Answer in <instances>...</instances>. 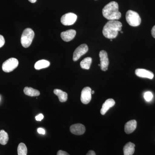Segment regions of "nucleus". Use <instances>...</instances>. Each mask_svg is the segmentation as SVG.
<instances>
[{
	"instance_id": "1",
	"label": "nucleus",
	"mask_w": 155,
	"mask_h": 155,
	"mask_svg": "<svg viewBox=\"0 0 155 155\" xmlns=\"http://www.w3.org/2000/svg\"><path fill=\"white\" fill-rule=\"evenodd\" d=\"M122 25L117 20H110L105 24L103 29V34L106 38H115L118 35V32L122 30Z\"/></svg>"
},
{
	"instance_id": "2",
	"label": "nucleus",
	"mask_w": 155,
	"mask_h": 155,
	"mask_svg": "<svg viewBox=\"0 0 155 155\" xmlns=\"http://www.w3.org/2000/svg\"><path fill=\"white\" fill-rule=\"evenodd\" d=\"M103 16L110 20H116L121 17L119 11V5L115 2H110L106 5L102 10Z\"/></svg>"
},
{
	"instance_id": "3",
	"label": "nucleus",
	"mask_w": 155,
	"mask_h": 155,
	"mask_svg": "<svg viewBox=\"0 0 155 155\" xmlns=\"http://www.w3.org/2000/svg\"><path fill=\"white\" fill-rule=\"evenodd\" d=\"M34 32L31 28H27L23 31L21 38V43L25 48L30 46L34 37Z\"/></svg>"
},
{
	"instance_id": "4",
	"label": "nucleus",
	"mask_w": 155,
	"mask_h": 155,
	"mask_svg": "<svg viewBox=\"0 0 155 155\" xmlns=\"http://www.w3.org/2000/svg\"><path fill=\"white\" fill-rule=\"evenodd\" d=\"M126 19L129 25L134 27L139 26L141 22V18L138 13L131 10L127 11L126 14Z\"/></svg>"
},
{
	"instance_id": "5",
	"label": "nucleus",
	"mask_w": 155,
	"mask_h": 155,
	"mask_svg": "<svg viewBox=\"0 0 155 155\" xmlns=\"http://www.w3.org/2000/svg\"><path fill=\"white\" fill-rule=\"evenodd\" d=\"M18 64L19 62L16 58H11L3 63L2 68L4 72H10L16 69Z\"/></svg>"
},
{
	"instance_id": "6",
	"label": "nucleus",
	"mask_w": 155,
	"mask_h": 155,
	"mask_svg": "<svg viewBox=\"0 0 155 155\" xmlns=\"http://www.w3.org/2000/svg\"><path fill=\"white\" fill-rule=\"evenodd\" d=\"M77 18V15L74 13H67L61 17V22L64 25H72L76 22Z\"/></svg>"
},
{
	"instance_id": "7",
	"label": "nucleus",
	"mask_w": 155,
	"mask_h": 155,
	"mask_svg": "<svg viewBox=\"0 0 155 155\" xmlns=\"http://www.w3.org/2000/svg\"><path fill=\"white\" fill-rule=\"evenodd\" d=\"M88 50V46L86 44L81 45L78 46L73 53V61H77L81 56L86 54Z\"/></svg>"
},
{
	"instance_id": "8",
	"label": "nucleus",
	"mask_w": 155,
	"mask_h": 155,
	"mask_svg": "<svg viewBox=\"0 0 155 155\" xmlns=\"http://www.w3.org/2000/svg\"><path fill=\"white\" fill-rule=\"evenodd\" d=\"M91 89L89 87H84L82 89L81 95V101L84 104H87L91 99Z\"/></svg>"
},
{
	"instance_id": "9",
	"label": "nucleus",
	"mask_w": 155,
	"mask_h": 155,
	"mask_svg": "<svg viewBox=\"0 0 155 155\" xmlns=\"http://www.w3.org/2000/svg\"><path fill=\"white\" fill-rule=\"evenodd\" d=\"M101 68L104 71H107L108 69L109 64V59L107 52L105 51H101L99 53Z\"/></svg>"
},
{
	"instance_id": "10",
	"label": "nucleus",
	"mask_w": 155,
	"mask_h": 155,
	"mask_svg": "<svg viewBox=\"0 0 155 155\" xmlns=\"http://www.w3.org/2000/svg\"><path fill=\"white\" fill-rule=\"evenodd\" d=\"M85 126L81 124H76L71 125L70 130L71 133L75 135H80L84 134L85 131Z\"/></svg>"
},
{
	"instance_id": "11",
	"label": "nucleus",
	"mask_w": 155,
	"mask_h": 155,
	"mask_svg": "<svg viewBox=\"0 0 155 155\" xmlns=\"http://www.w3.org/2000/svg\"><path fill=\"white\" fill-rule=\"evenodd\" d=\"M76 34L75 30L69 29L62 32L61 33V37L64 41H70L75 38Z\"/></svg>"
},
{
	"instance_id": "12",
	"label": "nucleus",
	"mask_w": 155,
	"mask_h": 155,
	"mask_svg": "<svg viewBox=\"0 0 155 155\" xmlns=\"http://www.w3.org/2000/svg\"><path fill=\"white\" fill-rule=\"evenodd\" d=\"M135 74L138 77L149 78L150 79H153L154 77V74L152 72L145 69H137L135 70Z\"/></svg>"
},
{
	"instance_id": "13",
	"label": "nucleus",
	"mask_w": 155,
	"mask_h": 155,
	"mask_svg": "<svg viewBox=\"0 0 155 155\" xmlns=\"http://www.w3.org/2000/svg\"><path fill=\"white\" fill-rule=\"evenodd\" d=\"M115 104V101L113 99H109L106 100L104 103L101 110V114L102 115H105L110 108L114 107Z\"/></svg>"
},
{
	"instance_id": "14",
	"label": "nucleus",
	"mask_w": 155,
	"mask_h": 155,
	"mask_svg": "<svg viewBox=\"0 0 155 155\" xmlns=\"http://www.w3.org/2000/svg\"><path fill=\"white\" fill-rule=\"evenodd\" d=\"M137 122L135 120L128 121L125 125V131L127 134L132 133L136 128Z\"/></svg>"
},
{
	"instance_id": "15",
	"label": "nucleus",
	"mask_w": 155,
	"mask_h": 155,
	"mask_svg": "<svg viewBox=\"0 0 155 155\" xmlns=\"http://www.w3.org/2000/svg\"><path fill=\"white\" fill-rule=\"evenodd\" d=\"M135 144L131 142L127 143L123 148L124 155H132L135 151Z\"/></svg>"
},
{
	"instance_id": "16",
	"label": "nucleus",
	"mask_w": 155,
	"mask_h": 155,
	"mask_svg": "<svg viewBox=\"0 0 155 155\" xmlns=\"http://www.w3.org/2000/svg\"><path fill=\"white\" fill-rule=\"evenodd\" d=\"M54 92L55 94L58 96L60 102H65L67 101L68 99V94L67 93L58 89L54 90Z\"/></svg>"
},
{
	"instance_id": "17",
	"label": "nucleus",
	"mask_w": 155,
	"mask_h": 155,
	"mask_svg": "<svg viewBox=\"0 0 155 155\" xmlns=\"http://www.w3.org/2000/svg\"><path fill=\"white\" fill-rule=\"evenodd\" d=\"M23 91L25 95L30 97L38 96L40 94V93L38 90L27 87L24 88Z\"/></svg>"
},
{
	"instance_id": "18",
	"label": "nucleus",
	"mask_w": 155,
	"mask_h": 155,
	"mask_svg": "<svg viewBox=\"0 0 155 155\" xmlns=\"http://www.w3.org/2000/svg\"><path fill=\"white\" fill-rule=\"evenodd\" d=\"M50 63L49 61L45 60H40L37 61L35 65V68L37 70L47 68L49 67Z\"/></svg>"
},
{
	"instance_id": "19",
	"label": "nucleus",
	"mask_w": 155,
	"mask_h": 155,
	"mask_svg": "<svg viewBox=\"0 0 155 155\" xmlns=\"http://www.w3.org/2000/svg\"><path fill=\"white\" fill-rule=\"evenodd\" d=\"M8 134L4 130H0V144L5 145L8 143Z\"/></svg>"
},
{
	"instance_id": "20",
	"label": "nucleus",
	"mask_w": 155,
	"mask_h": 155,
	"mask_svg": "<svg viewBox=\"0 0 155 155\" xmlns=\"http://www.w3.org/2000/svg\"><path fill=\"white\" fill-rule=\"evenodd\" d=\"M92 63L91 58H86L81 62L80 66L82 69H89Z\"/></svg>"
},
{
	"instance_id": "21",
	"label": "nucleus",
	"mask_w": 155,
	"mask_h": 155,
	"mask_svg": "<svg viewBox=\"0 0 155 155\" xmlns=\"http://www.w3.org/2000/svg\"><path fill=\"white\" fill-rule=\"evenodd\" d=\"M18 155H27V148L24 143H19L17 149Z\"/></svg>"
},
{
	"instance_id": "22",
	"label": "nucleus",
	"mask_w": 155,
	"mask_h": 155,
	"mask_svg": "<svg viewBox=\"0 0 155 155\" xmlns=\"http://www.w3.org/2000/svg\"><path fill=\"white\" fill-rule=\"evenodd\" d=\"M144 98L145 100L149 102L152 100L153 98V94L151 92L147 91L144 94Z\"/></svg>"
},
{
	"instance_id": "23",
	"label": "nucleus",
	"mask_w": 155,
	"mask_h": 155,
	"mask_svg": "<svg viewBox=\"0 0 155 155\" xmlns=\"http://www.w3.org/2000/svg\"><path fill=\"white\" fill-rule=\"evenodd\" d=\"M5 44V39L2 35H0V48L2 47Z\"/></svg>"
},
{
	"instance_id": "24",
	"label": "nucleus",
	"mask_w": 155,
	"mask_h": 155,
	"mask_svg": "<svg viewBox=\"0 0 155 155\" xmlns=\"http://www.w3.org/2000/svg\"><path fill=\"white\" fill-rule=\"evenodd\" d=\"M44 119V116L42 114H39L35 117V119L38 121H41Z\"/></svg>"
},
{
	"instance_id": "25",
	"label": "nucleus",
	"mask_w": 155,
	"mask_h": 155,
	"mask_svg": "<svg viewBox=\"0 0 155 155\" xmlns=\"http://www.w3.org/2000/svg\"><path fill=\"white\" fill-rule=\"evenodd\" d=\"M37 131L40 134H45V130L43 128H41V127L38 128V129Z\"/></svg>"
},
{
	"instance_id": "26",
	"label": "nucleus",
	"mask_w": 155,
	"mask_h": 155,
	"mask_svg": "<svg viewBox=\"0 0 155 155\" xmlns=\"http://www.w3.org/2000/svg\"><path fill=\"white\" fill-rule=\"evenodd\" d=\"M57 155H69V154L64 151L59 150L58 151Z\"/></svg>"
},
{
	"instance_id": "27",
	"label": "nucleus",
	"mask_w": 155,
	"mask_h": 155,
	"mask_svg": "<svg viewBox=\"0 0 155 155\" xmlns=\"http://www.w3.org/2000/svg\"><path fill=\"white\" fill-rule=\"evenodd\" d=\"M151 34L153 37L155 38V25L153 27L152 29Z\"/></svg>"
},
{
	"instance_id": "28",
	"label": "nucleus",
	"mask_w": 155,
	"mask_h": 155,
	"mask_svg": "<svg viewBox=\"0 0 155 155\" xmlns=\"http://www.w3.org/2000/svg\"><path fill=\"white\" fill-rule=\"evenodd\" d=\"M86 155H96L95 153L93 150L89 151Z\"/></svg>"
},
{
	"instance_id": "29",
	"label": "nucleus",
	"mask_w": 155,
	"mask_h": 155,
	"mask_svg": "<svg viewBox=\"0 0 155 155\" xmlns=\"http://www.w3.org/2000/svg\"><path fill=\"white\" fill-rule=\"evenodd\" d=\"M29 2L31 3H35L36 2L37 0H28Z\"/></svg>"
},
{
	"instance_id": "30",
	"label": "nucleus",
	"mask_w": 155,
	"mask_h": 155,
	"mask_svg": "<svg viewBox=\"0 0 155 155\" xmlns=\"http://www.w3.org/2000/svg\"><path fill=\"white\" fill-rule=\"evenodd\" d=\"M94 91H91V94H94Z\"/></svg>"
},
{
	"instance_id": "31",
	"label": "nucleus",
	"mask_w": 155,
	"mask_h": 155,
	"mask_svg": "<svg viewBox=\"0 0 155 155\" xmlns=\"http://www.w3.org/2000/svg\"><path fill=\"white\" fill-rule=\"evenodd\" d=\"M121 31V33H123V31Z\"/></svg>"
},
{
	"instance_id": "32",
	"label": "nucleus",
	"mask_w": 155,
	"mask_h": 155,
	"mask_svg": "<svg viewBox=\"0 0 155 155\" xmlns=\"http://www.w3.org/2000/svg\"><path fill=\"white\" fill-rule=\"evenodd\" d=\"M98 66H99V67H101V65H100V64H98Z\"/></svg>"
},
{
	"instance_id": "33",
	"label": "nucleus",
	"mask_w": 155,
	"mask_h": 155,
	"mask_svg": "<svg viewBox=\"0 0 155 155\" xmlns=\"http://www.w3.org/2000/svg\"><path fill=\"white\" fill-rule=\"evenodd\" d=\"M0 100H1V98H0Z\"/></svg>"
}]
</instances>
